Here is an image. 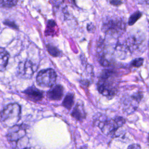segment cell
Listing matches in <instances>:
<instances>
[{
    "label": "cell",
    "mask_w": 149,
    "mask_h": 149,
    "mask_svg": "<svg viewBox=\"0 0 149 149\" xmlns=\"http://www.w3.org/2000/svg\"><path fill=\"white\" fill-rule=\"evenodd\" d=\"M109 2L111 5H112L113 6H119L122 3V1H120V0H110Z\"/></svg>",
    "instance_id": "ffe728a7"
},
{
    "label": "cell",
    "mask_w": 149,
    "mask_h": 149,
    "mask_svg": "<svg viewBox=\"0 0 149 149\" xmlns=\"http://www.w3.org/2000/svg\"><path fill=\"white\" fill-rule=\"evenodd\" d=\"M29 100L33 102H37L43 98V91L36 88L34 86H30L23 91Z\"/></svg>",
    "instance_id": "ba28073f"
},
{
    "label": "cell",
    "mask_w": 149,
    "mask_h": 149,
    "mask_svg": "<svg viewBox=\"0 0 149 149\" xmlns=\"http://www.w3.org/2000/svg\"><path fill=\"white\" fill-rule=\"evenodd\" d=\"M21 116V107L17 103L6 105L1 112V121L5 127H12L19 121Z\"/></svg>",
    "instance_id": "277c9868"
},
{
    "label": "cell",
    "mask_w": 149,
    "mask_h": 149,
    "mask_svg": "<svg viewBox=\"0 0 149 149\" xmlns=\"http://www.w3.org/2000/svg\"><path fill=\"white\" fill-rule=\"evenodd\" d=\"M7 139L14 149H24L27 147L29 139L26 135V127L23 125H16L9 127Z\"/></svg>",
    "instance_id": "3957f363"
},
{
    "label": "cell",
    "mask_w": 149,
    "mask_h": 149,
    "mask_svg": "<svg viewBox=\"0 0 149 149\" xmlns=\"http://www.w3.org/2000/svg\"><path fill=\"white\" fill-rule=\"evenodd\" d=\"M94 123L104 134L113 136L118 129L125 124V119L119 116L111 119L103 114L97 113L94 116Z\"/></svg>",
    "instance_id": "6da1fadb"
},
{
    "label": "cell",
    "mask_w": 149,
    "mask_h": 149,
    "mask_svg": "<svg viewBox=\"0 0 149 149\" xmlns=\"http://www.w3.org/2000/svg\"><path fill=\"white\" fill-rule=\"evenodd\" d=\"M72 116L78 121H82L86 116V113L84 110V104L82 101H78L71 113Z\"/></svg>",
    "instance_id": "30bf717a"
},
{
    "label": "cell",
    "mask_w": 149,
    "mask_h": 149,
    "mask_svg": "<svg viewBox=\"0 0 149 149\" xmlns=\"http://www.w3.org/2000/svg\"><path fill=\"white\" fill-rule=\"evenodd\" d=\"M64 88L61 84H56L51 87L47 93V97L51 100H60L63 95Z\"/></svg>",
    "instance_id": "9c48e42d"
},
{
    "label": "cell",
    "mask_w": 149,
    "mask_h": 149,
    "mask_svg": "<svg viewBox=\"0 0 149 149\" xmlns=\"http://www.w3.org/2000/svg\"><path fill=\"white\" fill-rule=\"evenodd\" d=\"M2 7L12 8L17 4V0H0Z\"/></svg>",
    "instance_id": "9a60e30c"
},
{
    "label": "cell",
    "mask_w": 149,
    "mask_h": 149,
    "mask_svg": "<svg viewBox=\"0 0 149 149\" xmlns=\"http://www.w3.org/2000/svg\"><path fill=\"white\" fill-rule=\"evenodd\" d=\"M143 62H144V59L143 58H136L131 62L130 65L134 68H139L143 65Z\"/></svg>",
    "instance_id": "e0dca14e"
},
{
    "label": "cell",
    "mask_w": 149,
    "mask_h": 149,
    "mask_svg": "<svg viewBox=\"0 0 149 149\" xmlns=\"http://www.w3.org/2000/svg\"><path fill=\"white\" fill-rule=\"evenodd\" d=\"M125 28V22L118 19H108L104 22L102 26V30L107 34L115 37L122 34Z\"/></svg>",
    "instance_id": "5b68a950"
},
{
    "label": "cell",
    "mask_w": 149,
    "mask_h": 149,
    "mask_svg": "<svg viewBox=\"0 0 149 149\" xmlns=\"http://www.w3.org/2000/svg\"><path fill=\"white\" fill-rule=\"evenodd\" d=\"M74 104V94L72 93H68L65 97L62 105L68 109H70Z\"/></svg>",
    "instance_id": "7c38bea8"
},
{
    "label": "cell",
    "mask_w": 149,
    "mask_h": 149,
    "mask_svg": "<svg viewBox=\"0 0 149 149\" xmlns=\"http://www.w3.org/2000/svg\"><path fill=\"white\" fill-rule=\"evenodd\" d=\"M113 76L114 72L112 70L105 69L102 71L97 83V89L99 93L108 98H112L117 92L116 84Z\"/></svg>",
    "instance_id": "7a4b0ae2"
},
{
    "label": "cell",
    "mask_w": 149,
    "mask_h": 149,
    "mask_svg": "<svg viewBox=\"0 0 149 149\" xmlns=\"http://www.w3.org/2000/svg\"><path fill=\"white\" fill-rule=\"evenodd\" d=\"M24 149H40V148H36V147H26Z\"/></svg>",
    "instance_id": "7402d4cb"
},
{
    "label": "cell",
    "mask_w": 149,
    "mask_h": 149,
    "mask_svg": "<svg viewBox=\"0 0 149 149\" xmlns=\"http://www.w3.org/2000/svg\"><path fill=\"white\" fill-rule=\"evenodd\" d=\"M127 149H141V147L138 144H132L128 146Z\"/></svg>",
    "instance_id": "44dd1931"
},
{
    "label": "cell",
    "mask_w": 149,
    "mask_h": 149,
    "mask_svg": "<svg viewBox=\"0 0 149 149\" xmlns=\"http://www.w3.org/2000/svg\"><path fill=\"white\" fill-rule=\"evenodd\" d=\"M48 53L54 57H58L61 55V51L55 46L51 44H47L46 45Z\"/></svg>",
    "instance_id": "4fadbf2b"
},
{
    "label": "cell",
    "mask_w": 149,
    "mask_h": 149,
    "mask_svg": "<svg viewBox=\"0 0 149 149\" xmlns=\"http://www.w3.org/2000/svg\"><path fill=\"white\" fill-rule=\"evenodd\" d=\"M143 93H141V91H138V92L133 94L131 96V98L133 100L139 102H140L141 100V99L143 98Z\"/></svg>",
    "instance_id": "ac0fdd59"
},
{
    "label": "cell",
    "mask_w": 149,
    "mask_h": 149,
    "mask_svg": "<svg viewBox=\"0 0 149 149\" xmlns=\"http://www.w3.org/2000/svg\"><path fill=\"white\" fill-rule=\"evenodd\" d=\"M56 24L55 22L53 20H49L47 22V29H46L47 34H51V31H55L54 28L56 27Z\"/></svg>",
    "instance_id": "2e32d148"
},
{
    "label": "cell",
    "mask_w": 149,
    "mask_h": 149,
    "mask_svg": "<svg viewBox=\"0 0 149 149\" xmlns=\"http://www.w3.org/2000/svg\"><path fill=\"white\" fill-rule=\"evenodd\" d=\"M36 66L30 61L21 62L18 65L17 73L18 76L23 79L31 78L36 70Z\"/></svg>",
    "instance_id": "52a82bcc"
},
{
    "label": "cell",
    "mask_w": 149,
    "mask_h": 149,
    "mask_svg": "<svg viewBox=\"0 0 149 149\" xmlns=\"http://www.w3.org/2000/svg\"><path fill=\"white\" fill-rule=\"evenodd\" d=\"M142 16L141 12L140 11H136L133 13L129 17L128 20V24L129 26L133 25Z\"/></svg>",
    "instance_id": "5bb4252c"
},
{
    "label": "cell",
    "mask_w": 149,
    "mask_h": 149,
    "mask_svg": "<svg viewBox=\"0 0 149 149\" xmlns=\"http://www.w3.org/2000/svg\"><path fill=\"white\" fill-rule=\"evenodd\" d=\"M3 23H4L5 25H6V26H9V27H12V28H13V29H18L17 25H16V24H15V23L14 22H13V21L6 20H4Z\"/></svg>",
    "instance_id": "d6986e66"
},
{
    "label": "cell",
    "mask_w": 149,
    "mask_h": 149,
    "mask_svg": "<svg viewBox=\"0 0 149 149\" xmlns=\"http://www.w3.org/2000/svg\"><path fill=\"white\" fill-rule=\"evenodd\" d=\"M9 58V54L3 48L0 49V69L1 72L5 70Z\"/></svg>",
    "instance_id": "8fae6325"
},
{
    "label": "cell",
    "mask_w": 149,
    "mask_h": 149,
    "mask_svg": "<svg viewBox=\"0 0 149 149\" xmlns=\"http://www.w3.org/2000/svg\"><path fill=\"white\" fill-rule=\"evenodd\" d=\"M148 141L149 142V133H148Z\"/></svg>",
    "instance_id": "603a6c76"
},
{
    "label": "cell",
    "mask_w": 149,
    "mask_h": 149,
    "mask_svg": "<svg viewBox=\"0 0 149 149\" xmlns=\"http://www.w3.org/2000/svg\"><path fill=\"white\" fill-rule=\"evenodd\" d=\"M56 73L52 69L40 70L37 75L36 81L42 87H52L56 80Z\"/></svg>",
    "instance_id": "8992f818"
}]
</instances>
